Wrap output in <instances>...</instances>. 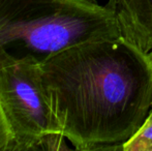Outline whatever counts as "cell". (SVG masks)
I'll return each instance as SVG.
<instances>
[{"instance_id":"cell-1","label":"cell","mask_w":152,"mask_h":151,"mask_svg":"<svg viewBox=\"0 0 152 151\" xmlns=\"http://www.w3.org/2000/svg\"><path fill=\"white\" fill-rule=\"evenodd\" d=\"M48 101L62 135L80 151H122L152 109L147 53L122 35L40 59Z\"/></svg>"},{"instance_id":"cell-2","label":"cell","mask_w":152,"mask_h":151,"mask_svg":"<svg viewBox=\"0 0 152 151\" xmlns=\"http://www.w3.org/2000/svg\"><path fill=\"white\" fill-rule=\"evenodd\" d=\"M120 35L115 10L96 0H0V49L20 42L46 57Z\"/></svg>"},{"instance_id":"cell-3","label":"cell","mask_w":152,"mask_h":151,"mask_svg":"<svg viewBox=\"0 0 152 151\" xmlns=\"http://www.w3.org/2000/svg\"><path fill=\"white\" fill-rule=\"evenodd\" d=\"M0 105L12 133V151L69 149L48 101L40 59L34 54L18 57L0 49Z\"/></svg>"},{"instance_id":"cell-4","label":"cell","mask_w":152,"mask_h":151,"mask_svg":"<svg viewBox=\"0 0 152 151\" xmlns=\"http://www.w3.org/2000/svg\"><path fill=\"white\" fill-rule=\"evenodd\" d=\"M109 5L115 10L122 36L148 54L152 50V0H115Z\"/></svg>"},{"instance_id":"cell-5","label":"cell","mask_w":152,"mask_h":151,"mask_svg":"<svg viewBox=\"0 0 152 151\" xmlns=\"http://www.w3.org/2000/svg\"><path fill=\"white\" fill-rule=\"evenodd\" d=\"M122 151H152V109L139 131L123 145Z\"/></svg>"},{"instance_id":"cell-6","label":"cell","mask_w":152,"mask_h":151,"mask_svg":"<svg viewBox=\"0 0 152 151\" xmlns=\"http://www.w3.org/2000/svg\"><path fill=\"white\" fill-rule=\"evenodd\" d=\"M12 133L2 107L0 105V151H12Z\"/></svg>"},{"instance_id":"cell-7","label":"cell","mask_w":152,"mask_h":151,"mask_svg":"<svg viewBox=\"0 0 152 151\" xmlns=\"http://www.w3.org/2000/svg\"><path fill=\"white\" fill-rule=\"evenodd\" d=\"M148 56H149V59H150V62H151V65H152V50L148 53Z\"/></svg>"},{"instance_id":"cell-8","label":"cell","mask_w":152,"mask_h":151,"mask_svg":"<svg viewBox=\"0 0 152 151\" xmlns=\"http://www.w3.org/2000/svg\"><path fill=\"white\" fill-rule=\"evenodd\" d=\"M114 1H115V0H108V4H112Z\"/></svg>"}]
</instances>
